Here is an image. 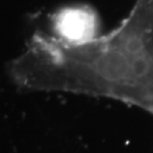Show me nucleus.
Here are the masks:
<instances>
[{"label":"nucleus","instance_id":"nucleus-1","mask_svg":"<svg viewBox=\"0 0 153 153\" xmlns=\"http://www.w3.org/2000/svg\"><path fill=\"white\" fill-rule=\"evenodd\" d=\"M58 31L71 43H86L93 33V25L86 13L69 10L60 17Z\"/></svg>","mask_w":153,"mask_h":153}]
</instances>
